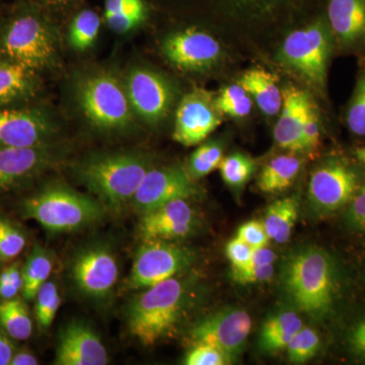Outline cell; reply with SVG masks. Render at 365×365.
Wrapping results in <instances>:
<instances>
[{"label": "cell", "instance_id": "6da1fadb", "mask_svg": "<svg viewBox=\"0 0 365 365\" xmlns=\"http://www.w3.org/2000/svg\"><path fill=\"white\" fill-rule=\"evenodd\" d=\"M54 31L39 7L25 0L0 14V60L36 72L54 67Z\"/></svg>", "mask_w": 365, "mask_h": 365}, {"label": "cell", "instance_id": "7a4b0ae2", "mask_svg": "<svg viewBox=\"0 0 365 365\" xmlns=\"http://www.w3.org/2000/svg\"><path fill=\"white\" fill-rule=\"evenodd\" d=\"M16 215L39 223L50 234L73 232L98 222L104 205L63 185H33L13 201Z\"/></svg>", "mask_w": 365, "mask_h": 365}, {"label": "cell", "instance_id": "3957f363", "mask_svg": "<svg viewBox=\"0 0 365 365\" xmlns=\"http://www.w3.org/2000/svg\"><path fill=\"white\" fill-rule=\"evenodd\" d=\"M282 284L287 297L309 318H326L337 295V276L330 255L317 247L294 252L285 263Z\"/></svg>", "mask_w": 365, "mask_h": 365}, {"label": "cell", "instance_id": "277c9868", "mask_svg": "<svg viewBox=\"0 0 365 365\" xmlns=\"http://www.w3.org/2000/svg\"><path fill=\"white\" fill-rule=\"evenodd\" d=\"M151 168V158L143 153H98L78 163L76 173L104 207L119 211L132 201Z\"/></svg>", "mask_w": 365, "mask_h": 365}, {"label": "cell", "instance_id": "5b68a950", "mask_svg": "<svg viewBox=\"0 0 365 365\" xmlns=\"http://www.w3.org/2000/svg\"><path fill=\"white\" fill-rule=\"evenodd\" d=\"M189 297L188 285L177 276L146 288L129 306V331L144 346L157 344L179 325L189 306Z\"/></svg>", "mask_w": 365, "mask_h": 365}, {"label": "cell", "instance_id": "8992f818", "mask_svg": "<svg viewBox=\"0 0 365 365\" xmlns=\"http://www.w3.org/2000/svg\"><path fill=\"white\" fill-rule=\"evenodd\" d=\"M76 100L86 119L98 128H125L133 119L126 88L111 72L83 76L76 86Z\"/></svg>", "mask_w": 365, "mask_h": 365}, {"label": "cell", "instance_id": "52a82bcc", "mask_svg": "<svg viewBox=\"0 0 365 365\" xmlns=\"http://www.w3.org/2000/svg\"><path fill=\"white\" fill-rule=\"evenodd\" d=\"M331 31L322 19L288 35L278 59L318 90L326 86L332 42Z\"/></svg>", "mask_w": 365, "mask_h": 365}, {"label": "cell", "instance_id": "ba28073f", "mask_svg": "<svg viewBox=\"0 0 365 365\" xmlns=\"http://www.w3.org/2000/svg\"><path fill=\"white\" fill-rule=\"evenodd\" d=\"M191 249L173 241L146 240L134 257L128 288L143 289L176 277L195 261Z\"/></svg>", "mask_w": 365, "mask_h": 365}, {"label": "cell", "instance_id": "9c48e42d", "mask_svg": "<svg viewBox=\"0 0 365 365\" xmlns=\"http://www.w3.org/2000/svg\"><path fill=\"white\" fill-rule=\"evenodd\" d=\"M60 157L54 143L32 148L0 146V202L31 188Z\"/></svg>", "mask_w": 365, "mask_h": 365}, {"label": "cell", "instance_id": "30bf717a", "mask_svg": "<svg viewBox=\"0 0 365 365\" xmlns=\"http://www.w3.org/2000/svg\"><path fill=\"white\" fill-rule=\"evenodd\" d=\"M251 329L252 319L245 309L227 307L197 323L190 331L189 339L193 345L220 350L232 364L244 351Z\"/></svg>", "mask_w": 365, "mask_h": 365}, {"label": "cell", "instance_id": "8fae6325", "mask_svg": "<svg viewBox=\"0 0 365 365\" xmlns=\"http://www.w3.org/2000/svg\"><path fill=\"white\" fill-rule=\"evenodd\" d=\"M54 122L42 106L0 108V146L32 148L53 143Z\"/></svg>", "mask_w": 365, "mask_h": 365}, {"label": "cell", "instance_id": "7c38bea8", "mask_svg": "<svg viewBox=\"0 0 365 365\" xmlns=\"http://www.w3.org/2000/svg\"><path fill=\"white\" fill-rule=\"evenodd\" d=\"M199 193L198 186L188 170L181 167L151 168L131 202L138 212L144 215L176 199L195 198Z\"/></svg>", "mask_w": 365, "mask_h": 365}, {"label": "cell", "instance_id": "4fadbf2b", "mask_svg": "<svg viewBox=\"0 0 365 365\" xmlns=\"http://www.w3.org/2000/svg\"><path fill=\"white\" fill-rule=\"evenodd\" d=\"M359 188L356 172L339 160H332L312 173L309 201L314 210L328 215L349 203Z\"/></svg>", "mask_w": 365, "mask_h": 365}, {"label": "cell", "instance_id": "5bb4252c", "mask_svg": "<svg viewBox=\"0 0 365 365\" xmlns=\"http://www.w3.org/2000/svg\"><path fill=\"white\" fill-rule=\"evenodd\" d=\"M132 109L150 124L163 121L175 100V91L167 78L148 68L132 69L125 83Z\"/></svg>", "mask_w": 365, "mask_h": 365}, {"label": "cell", "instance_id": "9a60e30c", "mask_svg": "<svg viewBox=\"0 0 365 365\" xmlns=\"http://www.w3.org/2000/svg\"><path fill=\"white\" fill-rule=\"evenodd\" d=\"M222 115L211 93L192 91L178 107L173 137L182 145H197L222 124Z\"/></svg>", "mask_w": 365, "mask_h": 365}, {"label": "cell", "instance_id": "2e32d148", "mask_svg": "<svg viewBox=\"0 0 365 365\" xmlns=\"http://www.w3.org/2000/svg\"><path fill=\"white\" fill-rule=\"evenodd\" d=\"M71 273L79 292L93 299H105L116 284L119 269L111 250L93 246L76 255Z\"/></svg>", "mask_w": 365, "mask_h": 365}, {"label": "cell", "instance_id": "e0dca14e", "mask_svg": "<svg viewBox=\"0 0 365 365\" xmlns=\"http://www.w3.org/2000/svg\"><path fill=\"white\" fill-rule=\"evenodd\" d=\"M163 51L170 63L188 71L211 68L222 56L220 43L197 29L172 34L163 42Z\"/></svg>", "mask_w": 365, "mask_h": 365}, {"label": "cell", "instance_id": "ac0fdd59", "mask_svg": "<svg viewBox=\"0 0 365 365\" xmlns=\"http://www.w3.org/2000/svg\"><path fill=\"white\" fill-rule=\"evenodd\" d=\"M198 216L187 199H176L143 215L138 232L143 241L184 239L195 232Z\"/></svg>", "mask_w": 365, "mask_h": 365}, {"label": "cell", "instance_id": "d6986e66", "mask_svg": "<svg viewBox=\"0 0 365 365\" xmlns=\"http://www.w3.org/2000/svg\"><path fill=\"white\" fill-rule=\"evenodd\" d=\"M108 352L97 333L83 322H71L61 331L56 349L57 365H105Z\"/></svg>", "mask_w": 365, "mask_h": 365}, {"label": "cell", "instance_id": "ffe728a7", "mask_svg": "<svg viewBox=\"0 0 365 365\" xmlns=\"http://www.w3.org/2000/svg\"><path fill=\"white\" fill-rule=\"evenodd\" d=\"M282 98L280 117L274 128V139L283 150L302 153V125L313 101L307 93L294 86L283 91Z\"/></svg>", "mask_w": 365, "mask_h": 365}, {"label": "cell", "instance_id": "44dd1931", "mask_svg": "<svg viewBox=\"0 0 365 365\" xmlns=\"http://www.w3.org/2000/svg\"><path fill=\"white\" fill-rule=\"evenodd\" d=\"M42 90L41 73L0 60V108L36 102Z\"/></svg>", "mask_w": 365, "mask_h": 365}, {"label": "cell", "instance_id": "7402d4cb", "mask_svg": "<svg viewBox=\"0 0 365 365\" xmlns=\"http://www.w3.org/2000/svg\"><path fill=\"white\" fill-rule=\"evenodd\" d=\"M331 30L343 45L365 39V0H328Z\"/></svg>", "mask_w": 365, "mask_h": 365}, {"label": "cell", "instance_id": "603a6c76", "mask_svg": "<svg viewBox=\"0 0 365 365\" xmlns=\"http://www.w3.org/2000/svg\"><path fill=\"white\" fill-rule=\"evenodd\" d=\"M239 85L253 98L266 116H275L282 108V93L273 73L262 68L250 69L240 78Z\"/></svg>", "mask_w": 365, "mask_h": 365}, {"label": "cell", "instance_id": "cb8c5ba5", "mask_svg": "<svg viewBox=\"0 0 365 365\" xmlns=\"http://www.w3.org/2000/svg\"><path fill=\"white\" fill-rule=\"evenodd\" d=\"M302 165V160L294 153L274 158L261 170L259 189L269 194L284 191L294 184Z\"/></svg>", "mask_w": 365, "mask_h": 365}, {"label": "cell", "instance_id": "d4e9b609", "mask_svg": "<svg viewBox=\"0 0 365 365\" xmlns=\"http://www.w3.org/2000/svg\"><path fill=\"white\" fill-rule=\"evenodd\" d=\"M302 326V319L294 311L274 314L262 327L259 346L266 352L287 349L288 343Z\"/></svg>", "mask_w": 365, "mask_h": 365}, {"label": "cell", "instance_id": "484cf974", "mask_svg": "<svg viewBox=\"0 0 365 365\" xmlns=\"http://www.w3.org/2000/svg\"><path fill=\"white\" fill-rule=\"evenodd\" d=\"M299 216V201L294 197H287L274 201L266 210L263 223L269 239L285 244L290 239L295 222Z\"/></svg>", "mask_w": 365, "mask_h": 365}, {"label": "cell", "instance_id": "4316f807", "mask_svg": "<svg viewBox=\"0 0 365 365\" xmlns=\"http://www.w3.org/2000/svg\"><path fill=\"white\" fill-rule=\"evenodd\" d=\"M53 269L52 256L40 245L35 244L23 264L24 287L21 297L34 302L41 287L47 282Z\"/></svg>", "mask_w": 365, "mask_h": 365}, {"label": "cell", "instance_id": "83f0119b", "mask_svg": "<svg viewBox=\"0 0 365 365\" xmlns=\"http://www.w3.org/2000/svg\"><path fill=\"white\" fill-rule=\"evenodd\" d=\"M0 327L7 335L18 342L30 339L33 334V319L23 297L0 299Z\"/></svg>", "mask_w": 365, "mask_h": 365}, {"label": "cell", "instance_id": "f1b7e54d", "mask_svg": "<svg viewBox=\"0 0 365 365\" xmlns=\"http://www.w3.org/2000/svg\"><path fill=\"white\" fill-rule=\"evenodd\" d=\"M28 244L24 227L0 209V269L18 260Z\"/></svg>", "mask_w": 365, "mask_h": 365}, {"label": "cell", "instance_id": "f546056e", "mask_svg": "<svg viewBox=\"0 0 365 365\" xmlns=\"http://www.w3.org/2000/svg\"><path fill=\"white\" fill-rule=\"evenodd\" d=\"M257 163L253 158L241 153L223 158L220 165L223 181L230 188L242 189L253 176Z\"/></svg>", "mask_w": 365, "mask_h": 365}, {"label": "cell", "instance_id": "4dcf8cb0", "mask_svg": "<svg viewBox=\"0 0 365 365\" xmlns=\"http://www.w3.org/2000/svg\"><path fill=\"white\" fill-rule=\"evenodd\" d=\"M101 28V19L95 11L86 9L74 18L69 30V42L74 49L83 51L93 44Z\"/></svg>", "mask_w": 365, "mask_h": 365}, {"label": "cell", "instance_id": "1f68e13d", "mask_svg": "<svg viewBox=\"0 0 365 365\" xmlns=\"http://www.w3.org/2000/svg\"><path fill=\"white\" fill-rule=\"evenodd\" d=\"M34 302L36 323L41 330H47L52 325L61 304V297L57 285L53 281L48 280L40 288Z\"/></svg>", "mask_w": 365, "mask_h": 365}, {"label": "cell", "instance_id": "d6a6232c", "mask_svg": "<svg viewBox=\"0 0 365 365\" xmlns=\"http://www.w3.org/2000/svg\"><path fill=\"white\" fill-rule=\"evenodd\" d=\"M230 13L248 16H269L297 6L304 0H220Z\"/></svg>", "mask_w": 365, "mask_h": 365}, {"label": "cell", "instance_id": "836d02e7", "mask_svg": "<svg viewBox=\"0 0 365 365\" xmlns=\"http://www.w3.org/2000/svg\"><path fill=\"white\" fill-rule=\"evenodd\" d=\"M215 103L222 115L237 119L248 116L252 110L251 96L240 85L225 86Z\"/></svg>", "mask_w": 365, "mask_h": 365}, {"label": "cell", "instance_id": "e575fe53", "mask_svg": "<svg viewBox=\"0 0 365 365\" xmlns=\"http://www.w3.org/2000/svg\"><path fill=\"white\" fill-rule=\"evenodd\" d=\"M223 158L222 146L217 143H208L197 148L189 160L188 172L191 177L200 179L220 168Z\"/></svg>", "mask_w": 365, "mask_h": 365}, {"label": "cell", "instance_id": "d590c367", "mask_svg": "<svg viewBox=\"0 0 365 365\" xmlns=\"http://www.w3.org/2000/svg\"><path fill=\"white\" fill-rule=\"evenodd\" d=\"M319 334L309 327L302 326L288 343V359L292 364H304L313 359L319 351Z\"/></svg>", "mask_w": 365, "mask_h": 365}, {"label": "cell", "instance_id": "8d00e7d4", "mask_svg": "<svg viewBox=\"0 0 365 365\" xmlns=\"http://www.w3.org/2000/svg\"><path fill=\"white\" fill-rule=\"evenodd\" d=\"M347 124L355 135L365 136V73L359 76L347 113Z\"/></svg>", "mask_w": 365, "mask_h": 365}, {"label": "cell", "instance_id": "74e56055", "mask_svg": "<svg viewBox=\"0 0 365 365\" xmlns=\"http://www.w3.org/2000/svg\"><path fill=\"white\" fill-rule=\"evenodd\" d=\"M145 16L146 7L143 0H135L121 13L107 16L106 21L114 32L125 34L140 25L145 20Z\"/></svg>", "mask_w": 365, "mask_h": 365}, {"label": "cell", "instance_id": "f35d334b", "mask_svg": "<svg viewBox=\"0 0 365 365\" xmlns=\"http://www.w3.org/2000/svg\"><path fill=\"white\" fill-rule=\"evenodd\" d=\"M23 287V264L20 260L0 269V299H13L20 297Z\"/></svg>", "mask_w": 365, "mask_h": 365}, {"label": "cell", "instance_id": "ab89813d", "mask_svg": "<svg viewBox=\"0 0 365 365\" xmlns=\"http://www.w3.org/2000/svg\"><path fill=\"white\" fill-rule=\"evenodd\" d=\"M184 364L187 365H225L230 364V360L220 350L206 344L193 345L187 353Z\"/></svg>", "mask_w": 365, "mask_h": 365}, {"label": "cell", "instance_id": "60d3db41", "mask_svg": "<svg viewBox=\"0 0 365 365\" xmlns=\"http://www.w3.org/2000/svg\"><path fill=\"white\" fill-rule=\"evenodd\" d=\"M321 143V123L316 105L312 103L302 125V143L304 151H314Z\"/></svg>", "mask_w": 365, "mask_h": 365}, {"label": "cell", "instance_id": "b9f144b4", "mask_svg": "<svg viewBox=\"0 0 365 365\" xmlns=\"http://www.w3.org/2000/svg\"><path fill=\"white\" fill-rule=\"evenodd\" d=\"M237 237L253 249L263 248L270 242L263 222L259 220L245 222L237 230Z\"/></svg>", "mask_w": 365, "mask_h": 365}, {"label": "cell", "instance_id": "7bdbcfd3", "mask_svg": "<svg viewBox=\"0 0 365 365\" xmlns=\"http://www.w3.org/2000/svg\"><path fill=\"white\" fill-rule=\"evenodd\" d=\"M232 279L241 284H254V283L267 282L272 279L274 266H248L242 269H232Z\"/></svg>", "mask_w": 365, "mask_h": 365}, {"label": "cell", "instance_id": "ee69618b", "mask_svg": "<svg viewBox=\"0 0 365 365\" xmlns=\"http://www.w3.org/2000/svg\"><path fill=\"white\" fill-rule=\"evenodd\" d=\"M254 249L239 237L230 240L225 247V254L232 264V269H242L249 265Z\"/></svg>", "mask_w": 365, "mask_h": 365}, {"label": "cell", "instance_id": "f6af8a7d", "mask_svg": "<svg viewBox=\"0 0 365 365\" xmlns=\"http://www.w3.org/2000/svg\"><path fill=\"white\" fill-rule=\"evenodd\" d=\"M350 351L360 360L365 361V311L359 314L350 327L347 334Z\"/></svg>", "mask_w": 365, "mask_h": 365}, {"label": "cell", "instance_id": "bcb514c9", "mask_svg": "<svg viewBox=\"0 0 365 365\" xmlns=\"http://www.w3.org/2000/svg\"><path fill=\"white\" fill-rule=\"evenodd\" d=\"M347 217L353 227L365 234V185L357 190L350 201Z\"/></svg>", "mask_w": 365, "mask_h": 365}, {"label": "cell", "instance_id": "7dc6e473", "mask_svg": "<svg viewBox=\"0 0 365 365\" xmlns=\"http://www.w3.org/2000/svg\"><path fill=\"white\" fill-rule=\"evenodd\" d=\"M16 341L11 339L0 327V365H11L16 350Z\"/></svg>", "mask_w": 365, "mask_h": 365}, {"label": "cell", "instance_id": "c3c4849f", "mask_svg": "<svg viewBox=\"0 0 365 365\" xmlns=\"http://www.w3.org/2000/svg\"><path fill=\"white\" fill-rule=\"evenodd\" d=\"M276 258H277V256H276L275 252L273 250L269 249L267 246L263 247V248L254 249L253 255H252L251 261H250L248 266L271 265V264L275 262Z\"/></svg>", "mask_w": 365, "mask_h": 365}, {"label": "cell", "instance_id": "681fc988", "mask_svg": "<svg viewBox=\"0 0 365 365\" xmlns=\"http://www.w3.org/2000/svg\"><path fill=\"white\" fill-rule=\"evenodd\" d=\"M39 360L30 350L26 348H16L11 365H37Z\"/></svg>", "mask_w": 365, "mask_h": 365}, {"label": "cell", "instance_id": "f907efd6", "mask_svg": "<svg viewBox=\"0 0 365 365\" xmlns=\"http://www.w3.org/2000/svg\"><path fill=\"white\" fill-rule=\"evenodd\" d=\"M134 1L135 0H107L105 4V18L121 13Z\"/></svg>", "mask_w": 365, "mask_h": 365}, {"label": "cell", "instance_id": "816d5d0a", "mask_svg": "<svg viewBox=\"0 0 365 365\" xmlns=\"http://www.w3.org/2000/svg\"><path fill=\"white\" fill-rule=\"evenodd\" d=\"M26 2L34 4V6L39 7L46 6H64V4H69L72 0H25Z\"/></svg>", "mask_w": 365, "mask_h": 365}, {"label": "cell", "instance_id": "f5cc1de1", "mask_svg": "<svg viewBox=\"0 0 365 365\" xmlns=\"http://www.w3.org/2000/svg\"><path fill=\"white\" fill-rule=\"evenodd\" d=\"M354 155L360 163L365 165V146H360V148H357L354 151Z\"/></svg>", "mask_w": 365, "mask_h": 365}, {"label": "cell", "instance_id": "db71d44e", "mask_svg": "<svg viewBox=\"0 0 365 365\" xmlns=\"http://www.w3.org/2000/svg\"><path fill=\"white\" fill-rule=\"evenodd\" d=\"M2 14V11H0V14Z\"/></svg>", "mask_w": 365, "mask_h": 365}]
</instances>
